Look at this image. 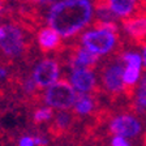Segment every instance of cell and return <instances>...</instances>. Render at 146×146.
<instances>
[{
  "mask_svg": "<svg viewBox=\"0 0 146 146\" xmlns=\"http://www.w3.org/2000/svg\"><path fill=\"white\" fill-rule=\"evenodd\" d=\"M93 4L89 0H61L51 5L47 22L63 38H70L93 18Z\"/></svg>",
  "mask_w": 146,
  "mask_h": 146,
  "instance_id": "6da1fadb",
  "label": "cell"
},
{
  "mask_svg": "<svg viewBox=\"0 0 146 146\" xmlns=\"http://www.w3.org/2000/svg\"><path fill=\"white\" fill-rule=\"evenodd\" d=\"M76 95L77 93L70 85V82L63 78L47 88L42 97V100H44L47 107H51V108L69 110L74 104Z\"/></svg>",
  "mask_w": 146,
  "mask_h": 146,
  "instance_id": "7a4b0ae2",
  "label": "cell"
},
{
  "mask_svg": "<svg viewBox=\"0 0 146 146\" xmlns=\"http://www.w3.org/2000/svg\"><path fill=\"white\" fill-rule=\"evenodd\" d=\"M81 43L82 47H85L97 56L107 55L117 44V34L107 30L91 29L81 35Z\"/></svg>",
  "mask_w": 146,
  "mask_h": 146,
  "instance_id": "3957f363",
  "label": "cell"
},
{
  "mask_svg": "<svg viewBox=\"0 0 146 146\" xmlns=\"http://www.w3.org/2000/svg\"><path fill=\"white\" fill-rule=\"evenodd\" d=\"M123 74L124 65L120 60L108 61L102 70V86L107 94L112 98H117L120 94H128V90L123 81Z\"/></svg>",
  "mask_w": 146,
  "mask_h": 146,
  "instance_id": "277c9868",
  "label": "cell"
},
{
  "mask_svg": "<svg viewBox=\"0 0 146 146\" xmlns=\"http://www.w3.org/2000/svg\"><path fill=\"white\" fill-rule=\"evenodd\" d=\"M59 74H60V65H59L56 59H42L39 63L34 67L33 70V77L34 82H35L36 88L44 89L50 88L58 81Z\"/></svg>",
  "mask_w": 146,
  "mask_h": 146,
  "instance_id": "5b68a950",
  "label": "cell"
},
{
  "mask_svg": "<svg viewBox=\"0 0 146 146\" xmlns=\"http://www.w3.org/2000/svg\"><path fill=\"white\" fill-rule=\"evenodd\" d=\"M110 132L115 136L132 138L140 134L141 132V121L133 115L121 113L117 115L110 121Z\"/></svg>",
  "mask_w": 146,
  "mask_h": 146,
  "instance_id": "8992f818",
  "label": "cell"
},
{
  "mask_svg": "<svg viewBox=\"0 0 146 146\" xmlns=\"http://www.w3.org/2000/svg\"><path fill=\"white\" fill-rule=\"evenodd\" d=\"M77 121V116L68 110H59L58 112H54L51 119V124L48 127V134L52 138L64 136L65 133L74 127V123Z\"/></svg>",
  "mask_w": 146,
  "mask_h": 146,
  "instance_id": "52a82bcc",
  "label": "cell"
},
{
  "mask_svg": "<svg viewBox=\"0 0 146 146\" xmlns=\"http://www.w3.org/2000/svg\"><path fill=\"white\" fill-rule=\"evenodd\" d=\"M70 85L73 89L82 94H91L97 88V78L91 69H72L70 73Z\"/></svg>",
  "mask_w": 146,
  "mask_h": 146,
  "instance_id": "ba28073f",
  "label": "cell"
},
{
  "mask_svg": "<svg viewBox=\"0 0 146 146\" xmlns=\"http://www.w3.org/2000/svg\"><path fill=\"white\" fill-rule=\"evenodd\" d=\"M121 22L125 33L132 40L138 44L146 42V16H131V17L123 18Z\"/></svg>",
  "mask_w": 146,
  "mask_h": 146,
  "instance_id": "9c48e42d",
  "label": "cell"
},
{
  "mask_svg": "<svg viewBox=\"0 0 146 146\" xmlns=\"http://www.w3.org/2000/svg\"><path fill=\"white\" fill-rule=\"evenodd\" d=\"M38 46L43 54L59 51L61 46V36L51 27H42L38 33Z\"/></svg>",
  "mask_w": 146,
  "mask_h": 146,
  "instance_id": "30bf717a",
  "label": "cell"
},
{
  "mask_svg": "<svg viewBox=\"0 0 146 146\" xmlns=\"http://www.w3.org/2000/svg\"><path fill=\"white\" fill-rule=\"evenodd\" d=\"M137 0H108V7L116 17L127 18L137 9Z\"/></svg>",
  "mask_w": 146,
  "mask_h": 146,
  "instance_id": "8fae6325",
  "label": "cell"
},
{
  "mask_svg": "<svg viewBox=\"0 0 146 146\" xmlns=\"http://www.w3.org/2000/svg\"><path fill=\"white\" fill-rule=\"evenodd\" d=\"M95 99L91 94L77 93L76 100L73 104V113L76 116H86L91 113L95 108Z\"/></svg>",
  "mask_w": 146,
  "mask_h": 146,
  "instance_id": "7c38bea8",
  "label": "cell"
},
{
  "mask_svg": "<svg viewBox=\"0 0 146 146\" xmlns=\"http://www.w3.org/2000/svg\"><path fill=\"white\" fill-rule=\"evenodd\" d=\"M52 116H54V111L51 107H38L33 112V123L35 125L44 124V123L51 121Z\"/></svg>",
  "mask_w": 146,
  "mask_h": 146,
  "instance_id": "4fadbf2b",
  "label": "cell"
},
{
  "mask_svg": "<svg viewBox=\"0 0 146 146\" xmlns=\"http://www.w3.org/2000/svg\"><path fill=\"white\" fill-rule=\"evenodd\" d=\"M136 104L140 108H146V74L136 89Z\"/></svg>",
  "mask_w": 146,
  "mask_h": 146,
  "instance_id": "5bb4252c",
  "label": "cell"
},
{
  "mask_svg": "<svg viewBox=\"0 0 146 146\" xmlns=\"http://www.w3.org/2000/svg\"><path fill=\"white\" fill-rule=\"evenodd\" d=\"M93 26L97 30H107V31H111V33H115V34H117V31H119V27L116 25V22H103V21L95 20Z\"/></svg>",
  "mask_w": 146,
  "mask_h": 146,
  "instance_id": "9a60e30c",
  "label": "cell"
},
{
  "mask_svg": "<svg viewBox=\"0 0 146 146\" xmlns=\"http://www.w3.org/2000/svg\"><path fill=\"white\" fill-rule=\"evenodd\" d=\"M123 60L125 61V64H131V65H142V58L137 52H125L123 54Z\"/></svg>",
  "mask_w": 146,
  "mask_h": 146,
  "instance_id": "2e32d148",
  "label": "cell"
},
{
  "mask_svg": "<svg viewBox=\"0 0 146 146\" xmlns=\"http://www.w3.org/2000/svg\"><path fill=\"white\" fill-rule=\"evenodd\" d=\"M8 12V0H0V22H3L7 18Z\"/></svg>",
  "mask_w": 146,
  "mask_h": 146,
  "instance_id": "e0dca14e",
  "label": "cell"
},
{
  "mask_svg": "<svg viewBox=\"0 0 146 146\" xmlns=\"http://www.w3.org/2000/svg\"><path fill=\"white\" fill-rule=\"evenodd\" d=\"M18 146H35L34 143V137L31 136H22L18 140Z\"/></svg>",
  "mask_w": 146,
  "mask_h": 146,
  "instance_id": "ac0fdd59",
  "label": "cell"
},
{
  "mask_svg": "<svg viewBox=\"0 0 146 146\" xmlns=\"http://www.w3.org/2000/svg\"><path fill=\"white\" fill-rule=\"evenodd\" d=\"M111 146H131V145H129V142L127 141V138L115 136L112 138V141H111Z\"/></svg>",
  "mask_w": 146,
  "mask_h": 146,
  "instance_id": "d6986e66",
  "label": "cell"
},
{
  "mask_svg": "<svg viewBox=\"0 0 146 146\" xmlns=\"http://www.w3.org/2000/svg\"><path fill=\"white\" fill-rule=\"evenodd\" d=\"M52 0H34V5H46V4H50Z\"/></svg>",
  "mask_w": 146,
  "mask_h": 146,
  "instance_id": "ffe728a7",
  "label": "cell"
},
{
  "mask_svg": "<svg viewBox=\"0 0 146 146\" xmlns=\"http://www.w3.org/2000/svg\"><path fill=\"white\" fill-rule=\"evenodd\" d=\"M4 36H5V24L0 26V42L4 39Z\"/></svg>",
  "mask_w": 146,
  "mask_h": 146,
  "instance_id": "44dd1931",
  "label": "cell"
},
{
  "mask_svg": "<svg viewBox=\"0 0 146 146\" xmlns=\"http://www.w3.org/2000/svg\"><path fill=\"white\" fill-rule=\"evenodd\" d=\"M142 64L146 69V44L143 46V52H142Z\"/></svg>",
  "mask_w": 146,
  "mask_h": 146,
  "instance_id": "7402d4cb",
  "label": "cell"
},
{
  "mask_svg": "<svg viewBox=\"0 0 146 146\" xmlns=\"http://www.w3.org/2000/svg\"><path fill=\"white\" fill-rule=\"evenodd\" d=\"M21 1L25 4H33L34 3V0H21Z\"/></svg>",
  "mask_w": 146,
  "mask_h": 146,
  "instance_id": "603a6c76",
  "label": "cell"
},
{
  "mask_svg": "<svg viewBox=\"0 0 146 146\" xmlns=\"http://www.w3.org/2000/svg\"><path fill=\"white\" fill-rule=\"evenodd\" d=\"M137 1H138V3H145L146 0H137Z\"/></svg>",
  "mask_w": 146,
  "mask_h": 146,
  "instance_id": "cb8c5ba5",
  "label": "cell"
},
{
  "mask_svg": "<svg viewBox=\"0 0 146 146\" xmlns=\"http://www.w3.org/2000/svg\"><path fill=\"white\" fill-rule=\"evenodd\" d=\"M143 141H145V146H146V134H145V140H143Z\"/></svg>",
  "mask_w": 146,
  "mask_h": 146,
  "instance_id": "d4e9b609",
  "label": "cell"
}]
</instances>
